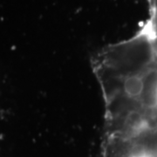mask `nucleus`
I'll use <instances>...</instances> for the list:
<instances>
[{"mask_svg": "<svg viewBox=\"0 0 157 157\" xmlns=\"http://www.w3.org/2000/svg\"><path fill=\"white\" fill-rule=\"evenodd\" d=\"M153 30H154V33H155V36L157 37V16L155 19V22H154V27H153Z\"/></svg>", "mask_w": 157, "mask_h": 157, "instance_id": "obj_1", "label": "nucleus"}]
</instances>
